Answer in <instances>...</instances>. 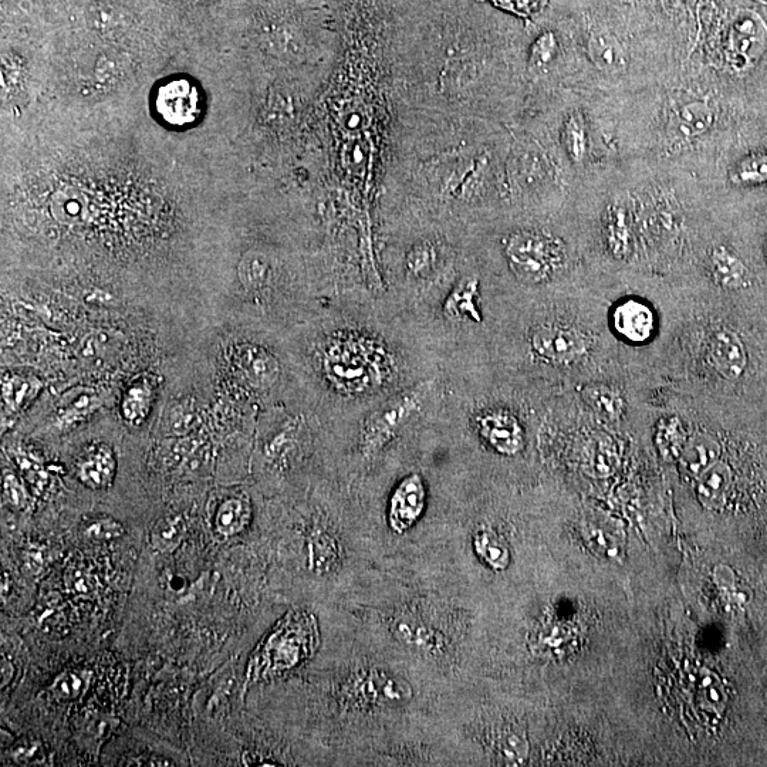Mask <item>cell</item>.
I'll return each instance as SVG.
<instances>
[{"mask_svg":"<svg viewBox=\"0 0 767 767\" xmlns=\"http://www.w3.org/2000/svg\"><path fill=\"white\" fill-rule=\"evenodd\" d=\"M40 388H42V384L35 377L9 375L3 383V400H5L9 410L19 411L36 397Z\"/></svg>","mask_w":767,"mask_h":767,"instance_id":"obj_19","label":"cell"},{"mask_svg":"<svg viewBox=\"0 0 767 767\" xmlns=\"http://www.w3.org/2000/svg\"><path fill=\"white\" fill-rule=\"evenodd\" d=\"M479 431L495 451L503 455L518 454L523 446V431L518 420L505 411H491L479 420Z\"/></svg>","mask_w":767,"mask_h":767,"instance_id":"obj_7","label":"cell"},{"mask_svg":"<svg viewBox=\"0 0 767 767\" xmlns=\"http://www.w3.org/2000/svg\"><path fill=\"white\" fill-rule=\"evenodd\" d=\"M584 398L594 412L604 420L614 421L623 414V400L611 388L603 387V385L589 387L584 393Z\"/></svg>","mask_w":767,"mask_h":767,"instance_id":"obj_22","label":"cell"},{"mask_svg":"<svg viewBox=\"0 0 767 767\" xmlns=\"http://www.w3.org/2000/svg\"><path fill=\"white\" fill-rule=\"evenodd\" d=\"M3 493H5V498L8 500L9 505H12L13 508H26L27 502H29V495H27L25 486L22 485V482L13 473L5 472V476H3Z\"/></svg>","mask_w":767,"mask_h":767,"instance_id":"obj_33","label":"cell"},{"mask_svg":"<svg viewBox=\"0 0 767 767\" xmlns=\"http://www.w3.org/2000/svg\"><path fill=\"white\" fill-rule=\"evenodd\" d=\"M708 358L716 373L728 380H736L745 371L748 356L738 334L731 330H718L708 343Z\"/></svg>","mask_w":767,"mask_h":767,"instance_id":"obj_6","label":"cell"},{"mask_svg":"<svg viewBox=\"0 0 767 767\" xmlns=\"http://www.w3.org/2000/svg\"><path fill=\"white\" fill-rule=\"evenodd\" d=\"M533 350L547 361L569 364L586 353V340L579 331L564 326H545L532 337Z\"/></svg>","mask_w":767,"mask_h":767,"instance_id":"obj_4","label":"cell"},{"mask_svg":"<svg viewBox=\"0 0 767 767\" xmlns=\"http://www.w3.org/2000/svg\"><path fill=\"white\" fill-rule=\"evenodd\" d=\"M721 445L712 435L698 434L689 439L679 455L681 471L689 478H698L719 461Z\"/></svg>","mask_w":767,"mask_h":767,"instance_id":"obj_11","label":"cell"},{"mask_svg":"<svg viewBox=\"0 0 767 767\" xmlns=\"http://www.w3.org/2000/svg\"><path fill=\"white\" fill-rule=\"evenodd\" d=\"M614 329L631 343H644L651 339L655 329L654 314L650 307L638 300L618 304L613 313Z\"/></svg>","mask_w":767,"mask_h":767,"instance_id":"obj_9","label":"cell"},{"mask_svg":"<svg viewBox=\"0 0 767 767\" xmlns=\"http://www.w3.org/2000/svg\"><path fill=\"white\" fill-rule=\"evenodd\" d=\"M421 400L422 394L415 391V393L402 395L375 412L364 428V445L368 451L380 448L388 438L393 437L400 425L417 412Z\"/></svg>","mask_w":767,"mask_h":767,"instance_id":"obj_3","label":"cell"},{"mask_svg":"<svg viewBox=\"0 0 767 767\" xmlns=\"http://www.w3.org/2000/svg\"><path fill=\"white\" fill-rule=\"evenodd\" d=\"M711 266L716 282L726 289H739L745 285L748 270L731 250L719 246L711 255Z\"/></svg>","mask_w":767,"mask_h":767,"instance_id":"obj_14","label":"cell"},{"mask_svg":"<svg viewBox=\"0 0 767 767\" xmlns=\"http://www.w3.org/2000/svg\"><path fill=\"white\" fill-rule=\"evenodd\" d=\"M687 444V435L677 417L665 418L658 428V446L667 458H679Z\"/></svg>","mask_w":767,"mask_h":767,"instance_id":"obj_24","label":"cell"},{"mask_svg":"<svg viewBox=\"0 0 767 767\" xmlns=\"http://www.w3.org/2000/svg\"><path fill=\"white\" fill-rule=\"evenodd\" d=\"M589 56L600 72L617 74L627 67L623 46L616 36L607 32H594L590 36Z\"/></svg>","mask_w":767,"mask_h":767,"instance_id":"obj_13","label":"cell"},{"mask_svg":"<svg viewBox=\"0 0 767 767\" xmlns=\"http://www.w3.org/2000/svg\"><path fill=\"white\" fill-rule=\"evenodd\" d=\"M476 293L475 280H469V282L461 283V286L455 290L454 296L449 297L448 307L449 313L454 317H464L465 314H471V317H478L475 307H473V296Z\"/></svg>","mask_w":767,"mask_h":767,"instance_id":"obj_29","label":"cell"},{"mask_svg":"<svg viewBox=\"0 0 767 767\" xmlns=\"http://www.w3.org/2000/svg\"><path fill=\"white\" fill-rule=\"evenodd\" d=\"M714 120V111L708 103L692 101L679 108L677 128L684 137H696L706 133L714 124Z\"/></svg>","mask_w":767,"mask_h":767,"instance_id":"obj_17","label":"cell"},{"mask_svg":"<svg viewBox=\"0 0 767 767\" xmlns=\"http://www.w3.org/2000/svg\"><path fill=\"white\" fill-rule=\"evenodd\" d=\"M84 688H86V681L81 675L67 672L56 679L52 691L60 699H74L84 691Z\"/></svg>","mask_w":767,"mask_h":767,"instance_id":"obj_32","label":"cell"},{"mask_svg":"<svg viewBox=\"0 0 767 767\" xmlns=\"http://www.w3.org/2000/svg\"><path fill=\"white\" fill-rule=\"evenodd\" d=\"M496 8L522 19H532L546 8L549 0H491Z\"/></svg>","mask_w":767,"mask_h":767,"instance_id":"obj_31","label":"cell"},{"mask_svg":"<svg viewBox=\"0 0 767 767\" xmlns=\"http://www.w3.org/2000/svg\"><path fill=\"white\" fill-rule=\"evenodd\" d=\"M96 404L97 400L93 395H79L76 400L70 402L72 408H64V410L62 408L59 420L63 424H72V422L80 420V417L89 414L93 408H96L94 407Z\"/></svg>","mask_w":767,"mask_h":767,"instance_id":"obj_34","label":"cell"},{"mask_svg":"<svg viewBox=\"0 0 767 767\" xmlns=\"http://www.w3.org/2000/svg\"><path fill=\"white\" fill-rule=\"evenodd\" d=\"M767 50V23L755 10H741L732 20L728 35L729 66L736 73L752 70Z\"/></svg>","mask_w":767,"mask_h":767,"instance_id":"obj_2","label":"cell"},{"mask_svg":"<svg viewBox=\"0 0 767 767\" xmlns=\"http://www.w3.org/2000/svg\"><path fill=\"white\" fill-rule=\"evenodd\" d=\"M473 547L483 563L493 570H505L510 564L508 543L491 529L479 530L473 537Z\"/></svg>","mask_w":767,"mask_h":767,"instance_id":"obj_15","label":"cell"},{"mask_svg":"<svg viewBox=\"0 0 767 767\" xmlns=\"http://www.w3.org/2000/svg\"><path fill=\"white\" fill-rule=\"evenodd\" d=\"M506 256L515 275L525 282H543L562 258L559 243L537 232H518L506 243Z\"/></svg>","mask_w":767,"mask_h":767,"instance_id":"obj_1","label":"cell"},{"mask_svg":"<svg viewBox=\"0 0 767 767\" xmlns=\"http://www.w3.org/2000/svg\"><path fill=\"white\" fill-rule=\"evenodd\" d=\"M179 2L192 3V5H201V3L212 2V0H179Z\"/></svg>","mask_w":767,"mask_h":767,"instance_id":"obj_36","label":"cell"},{"mask_svg":"<svg viewBox=\"0 0 767 767\" xmlns=\"http://www.w3.org/2000/svg\"><path fill=\"white\" fill-rule=\"evenodd\" d=\"M411 694L407 682L384 672H373L363 685L364 698L378 705L404 704L411 698Z\"/></svg>","mask_w":767,"mask_h":767,"instance_id":"obj_12","label":"cell"},{"mask_svg":"<svg viewBox=\"0 0 767 767\" xmlns=\"http://www.w3.org/2000/svg\"><path fill=\"white\" fill-rule=\"evenodd\" d=\"M559 43L552 32L543 33L537 37L530 49L529 63L535 70H545L556 59Z\"/></svg>","mask_w":767,"mask_h":767,"instance_id":"obj_27","label":"cell"},{"mask_svg":"<svg viewBox=\"0 0 767 767\" xmlns=\"http://www.w3.org/2000/svg\"><path fill=\"white\" fill-rule=\"evenodd\" d=\"M270 273V262L268 256L263 253L252 252L243 255L241 263L238 266V276L242 285L249 290H258L266 285Z\"/></svg>","mask_w":767,"mask_h":767,"instance_id":"obj_21","label":"cell"},{"mask_svg":"<svg viewBox=\"0 0 767 767\" xmlns=\"http://www.w3.org/2000/svg\"><path fill=\"white\" fill-rule=\"evenodd\" d=\"M699 694H701L702 702L709 711L719 714L725 708V688L715 675L709 674L702 679L701 685H699Z\"/></svg>","mask_w":767,"mask_h":767,"instance_id":"obj_30","label":"cell"},{"mask_svg":"<svg viewBox=\"0 0 767 767\" xmlns=\"http://www.w3.org/2000/svg\"><path fill=\"white\" fill-rule=\"evenodd\" d=\"M185 535L184 520L178 516L161 519L151 532V543L160 552H172L177 549Z\"/></svg>","mask_w":767,"mask_h":767,"instance_id":"obj_23","label":"cell"},{"mask_svg":"<svg viewBox=\"0 0 767 767\" xmlns=\"http://www.w3.org/2000/svg\"><path fill=\"white\" fill-rule=\"evenodd\" d=\"M731 485V468L725 462H715L696 478V496L699 503L708 510L722 509L728 499Z\"/></svg>","mask_w":767,"mask_h":767,"instance_id":"obj_10","label":"cell"},{"mask_svg":"<svg viewBox=\"0 0 767 767\" xmlns=\"http://www.w3.org/2000/svg\"><path fill=\"white\" fill-rule=\"evenodd\" d=\"M83 535L94 542H111L125 535L120 522L113 518H96L83 527Z\"/></svg>","mask_w":767,"mask_h":767,"instance_id":"obj_28","label":"cell"},{"mask_svg":"<svg viewBox=\"0 0 767 767\" xmlns=\"http://www.w3.org/2000/svg\"><path fill=\"white\" fill-rule=\"evenodd\" d=\"M249 518L250 508L248 500L233 496V498L226 499L219 506L215 518V527L218 533H221L223 536L238 535L248 525Z\"/></svg>","mask_w":767,"mask_h":767,"instance_id":"obj_18","label":"cell"},{"mask_svg":"<svg viewBox=\"0 0 767 767\" xmlns=\"http://www.w3.org/2000/svg\"><path fill=\"white\" fill-rule=\"evenodd\" d=\"M77 473L84 485L96 489L106 488L114 475L113 456L110 451H103V449L93 452L80 462Z\"/></svg>","mask_w":767,"mask_h":767,"instance_id":"obj_16","label":"cell"},{"mask_svg":"<svg viewBox=\"0 0 767 767\" xmlns=\"http://www.w3.org/2000/svg\"><path fill=\"white\" fill-rule=\"evenodd\" d=\"M424 481L420 475L408 476L398 485L388 509V522L395 533H405L421 518L425 509Z\"/></svg>","mask_w":767,"mask_h":767,"instance_id":"obj_5","label":"cell"},{"mask_svg":"<svg viewBox=\"0 0 767 767\" xmlns=\"http://www.w3.org/2000/svg\"><path fill=\"white\" fill-rule=\"evenodd\" d=\"M607 238L614 255L624 258L630 249V225L624 206L613 205L608 209Z\"/></svg>","mask_w":767,"mask_h":767,"instance_id":"obj_20","label":"cell"},{"mask_svg":"<svg viewBox=\"0 0 767 767\" xmlns=\"http://www.w3.org/2000/svg\"><path fill=\"white\" fill-rule=\"evenodd\" d=\"M432 263V250L428 245L417 246L412 249L410 258H408V266L414 273L425 272L429 269Z\"/></svg>","mask_w":767,"mask_h":767,"instance_id":"obj_35","label":"cell"},{"mask_svg":"<svg viewBox=\"0 0 767 767\" xmlns=\"http://www.w3.org/2000/svg\"><path fill=\"white\" fill-rule=\"evenodd\" d=\"M198 94L185 80L172 81L158 93L157 106L168 123L182 125L194 120L198 113Z\"/></svg>","mask_w":767,"mask_h":767,"instance_id":"obj_8","label":"cell"},{"mask_svg":"<svg viewBox=\"0 0 767 767\" xmlns=\"http://www.w3.org/2000/svg\"><path fill=\"white\" fill-rule=\"evenodd\" d=\"M563 143L574 162H581L586 157V125H584L583 117L580 114H573L564 124Z\"/></svg>","mask_w":767,"mask_h":767,"instance_id":"obj_25","label":"cell"},{"mask_svg":"<svg viewBox=\"0 0 767 767\" xmlns=\"http://www.w3.org/2000/svg\"><path fill=\"white\" fill-rule=\"evenodd\" d=\"M733 182L741 185L765 184L767 182V154H755L739 162L732 175Z\"/></svg>","mask_w":767,"mask_h":767,"instance_id":"obj_26","label":"cell"}]
</instances>
